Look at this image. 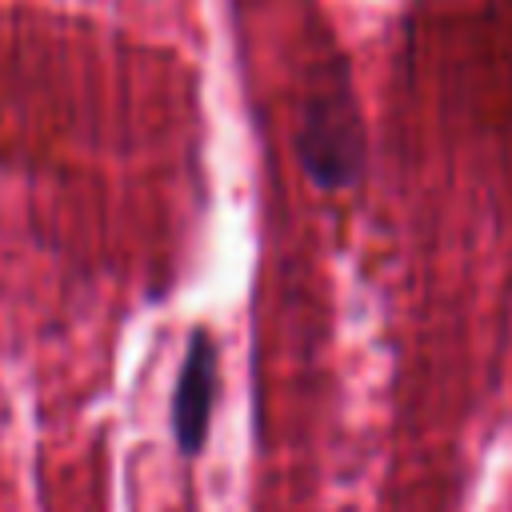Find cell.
Wrapping results in <instances>:
<instances>
[{
    "label": "cell",
    "instance_id": "obj_1",
    "mask_svg": "<svg viewBox=\"0 0 512 512\" xmlns=\"http://www.w3.org/2000/svg\"><path fill=\"white\" fill-rule=\"evenodd\" d=\"M300 164L320 188H348L360 176L364 140H360V120L344 84H332L304 104Z\"/></svg>",
    "mask_w": 512,
    "mask_h": 512
},
{
    "label": "cell",
    "instance_id": "obj_2",
    "mask_svg": "<svg viewBox=\"0 0 512 512\" xmlns=\"http://www.w3.org/2000/svg\"><path fill=\"white\" fill-rule=\"evenodd\" d=\"M216 340L208 328H196L188 336L180 372H176V392H172V432L184 456H196L204 436H208V420H212V404H216Z\"/></svg>",
    "mask_w": 512,
    "mask_h": 512
}]
</instances>
